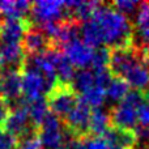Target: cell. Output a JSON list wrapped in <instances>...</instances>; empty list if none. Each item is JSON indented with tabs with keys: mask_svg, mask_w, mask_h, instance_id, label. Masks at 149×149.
I'll return each mask as SVG.
<instances>
[{
	"mask_svg": "<svg viewBox=\"0 0 149 149\" xmlns=\"http://www.w3.org/2000/svg\"><path fill=\"white\" fill-rule=\"evenodd\" d=\"M103 34V42L110 50L134 46V25L130 18L116 12L110 4H100L94 15Z\"/></svg>",
	"mask_w": 149,
	"mask_h": 149,
	"instance_id": "cell-1",
	"label": "cell"
},
{
	"mask_svg": "<svg viewBox=\"0 0 149 149\" xmlns=\"http://www.w3.org/2000/svg\"><path fill=\"white\" fill-rule=\"evenodd\" d=\"M46 100L49 103L50 111L63 122L76 107L80 95L74 92L71 84L58 82L56 86L46 95Z\"/></svg>",
	"mask_w": 149,
	"mask_h": 149,
	"instance_id": "cell-2",
	"label": "cell"
},
{
	"mask_svg": "<svg viewBox=\"0 0 149 149\" xmlns=\"http://www.w3.org/2000/svg\"><path fill=\"white\" fill-rule=\"evenodd\" d=\"M38 134L43 149H63L67 140L64 124L51 111L38 127Z\"/></svg>",
	"mask_w": 149,
	"mask_h": 149,
	"instance_id": "cell-3",
	"label": "cell"
},
{
	"mask_svg": "<svg viewBox=\"0 0 149 149\" xmlns=\"http://www.w3.org/2000/svg\"><path fill=\"white\" fill-rule=\"evenodd\" d=\"M90 115H92V109L80 98L76 107L63 120V124H64V128L67 131V134L81 140L90 136L89 134Z\"/></svg>",
	"mask_w": 149,
	"mask_h": 149,
	"instance_id": "cell-4",
	"label": "cell"
},
{
	"mask_svg": "<svg viewBox=\"0 0 149 149\" xmlns=\"http://www.w3.org/2000/svg\"><path fill=\"white\" fill-rule=\"evenodd\" d=\"M144 62L141 51L139 47H128V49H114L110 50V64L109 70L113 76L124 77L131 68L136 64Z\"/></svg>",
	"mask_w": 149,
	"mask_h": 149,
	"instance_id": "cell-5",
	"label": "cell"
},
{
	"mask_svg": "<svg viewBox=\"0 0 149 149\" xmlns=\"http://www.w3.org/2000/svg\"><path fill=\"white\" fill-rule=\"evenodd\" d=\"M21 84L24 98H26L29 102L42 98L43 94L47 95L50 93V86L43 74L29 65H24L21 70Z\"/></svg>",
	"mask_w": 149,
	"mask_h": 149,
	"instance_id": "cell-6",
	"label": "cell"
},
{
	"mask_svg": "<svg viewBox=\"0 0 149 149\" xmlns=\"http://www.w3.org/2000/svg\"><path fill=\"white\" fill-rule=\"evenodd\" d=\"M31 17L39 25L52 21H63L72 17L65 9L64 1H36L31 5Z\"/></svg>",
	"mask_w": 149,
	"mask_h": 149,
	"instance_id": "cell-7",
	"label": "cell"
},
{
	"mask_svg": "<svg viewBox=\"0 0 149 149\" xmlns=\"http://www.w3.org/2000/svg\"><path fill=\"white\" fill-rule=\"evenodd\" d=\"M63 54L68 58L74 68L80 70H86L89 65H92L94 49L89 47L82 39H74L68 43L63 45Z\"/></svg>",
	"mask_w": 149,
	"mask_h": 149,
	"instance_id": "cell-8",
	"label": "cell"
},
{
	"mask_svg": "<svg viewBox=\"0 0 149 149\" xmlns=\"http://www.w3.org/2000/svg\"><path fill=\"white\" fill-rule=\"evenodd\" d=\"M21 46H22L26 56H30V55L43 54L50 47L55 46V45L38 26H34L31 24V26L24 34Z\"/></svg>",
	"mask_w": 149,
	"mask_h": 149,
	"instance_id": "cell-9",
	"label": "cell"
},
{
	"mask_svg": "<svg viewBox=\"0 0 149 149\" xmlns=\"http://www.w3.org/2000/svg\"><path fill=\"white\" fill-rule=\"evenodd\" d=\"M30 26L31 22L26 18H7L0 28V41L1 43H21Z\"/></svg>",
	"mask_w": 149,
	"mask_h": 149,
	"instance_id": "cell-10",
	"label": "cell"
},
{
	"mask_svg": "<svg viewBox=\"0 0 149 149\" xmlns=\"http://www.w3.org/2000/svg\"><path fill=\"white\" fill-rule=\"evenodd\" d=\"M22 84H21V71L7 70L1 74L0 81V97L8 103L17 102L21 98Z\"/></svg>",
	"mask_w": 149,
	"mask_h": 149,
	"instance_id": "cell-11",
	"label": "cell"
},
{
	"mask_svg": "<svg viewBox=\"0 0 149 149\" xmlns=\"http://www.w3.org/2000/svg\"><path fill=\"white\" fill-rule=\"evenodd\" d=\"M110 119L111 126L123 130H135L139 124L137 110L123 102H119L110 110Z\"/></svg>",
	"mask_w": 149,
	"mask_h": 149,
	"instance_id": "cell-12",
	"label": "cell"
},
{
	"mask_svg": "<svg viewBox=\"0 0 149 149\" xmlns=\"http://www.w3.org/2000/svg\"><path fill=\"white\" fill-rule=\"evenodd\" d=\"M0 59L3 67L7 70L21 71L26 60V54L21 43H1L0 42Z\"/></svg>",
	"mask_w": 149,
	"mask_h": 149,
	"instance_id": "cell-13",
	"label": "cell"
},
{
	"mask_svg": "<svg viewBox=\"0 0 149 149\" xmlns=\"http://www.w3.org/2000/svg\"><path fill=\"white\" fill-rule=\"evenodd\" d=\"M80 33H81L82 41L92 49L97 50L100 47H102V45H105L102 30H101L100 25H98V22L94 18L86 21V22H82Z\"/></svg>",
	"mask_w": 149,
	"mask_h": 149,
	"instance_id": "cell-14",
	"label": "cell"
},
{
	"mask_svg": "<svg viewBox=\"0 0 149 149\" xmlns=\"http://www.w3.org/2000/svg\"><path fill=\"white\" fill-rule=\"evenodd\" d=\"M110 127H111L110 113L102 110V109H92V115H90V123H89L90 136L102 137Z\"/></svg>",
	"mask_w": 149,
	"mask_h": 149,
	"instance_id": "cell-15",
	"label": "cell"
},
{
	"mask_svg": "<svg viewBox=\"0 0 149 149\" xmlns=\"http://www.w3.org/2000/svg\"><path fill=\"white\" fill-rule=\"evenodd\" d=\"M123 79L134 89L136 90L147 89V86L149 85V67L144 62L139 63L134 68H131Z\"/></svg>",
	"mask_w": 149,
	"mask_h": 149,
	"instance_id": "cell-16",
	"label": "cell"
},
{
	"mask_svg": "<svg viewBox=\"0 0 149 149\" xmlns=\"http://www.w3.org/2000/svg\"><path fill=\"white\" fill-rule=\"evenodd\" d=\"M130 84L123 77L113 76L106 88V100L113 102H122L130 93Z\"/></svg>",
	"mask_w": 149,
	"mask_h": 149,
	"instance_id": "cell-17",
	"label": "cell"
},
{
	"mask_svg": "<svg viewBox=\"0 0 149 149\" xmlns=\"http://www.w3.org/2000/svg\"><path fill=\"white\" fill-rule=\"evenodd\" d=\"M72 88L77 94H84L88 90H90L92 88L95 86V76L93 70H80L79 72H76L72 81Z\"/></svg>",
	"mask_w": 149,
	"mask_h": 149,
	"instance_id": "cell-18",
	"label": "cell"
},
{
	"mask_svg": "<svg viewBox=\"0 0 149 149\" xmlns=\"http://www.w3.org/2000/svg\"><path fill=\"white\" fill-rule=\"evenodd\" d=\"M50 114V109H49V103L45 97L38 98L36 101H31L29 103V115H30V120L33 123L34 127L38 128L42 124V122L45 120L47 115Z\"/></svg>",
	"mask_w": 149,
	"mask_h": 149,
	"instance_id": "cell-19",
	"label": "cell"
},
{
	"mask_svg": "<svg viewBox=\"0 0 149 149\" xmlns=\"http://www.w3.org/2000/svg\"><path fill=\"white\" fill-rule=\"evenodd\" d=\"M55 72H56L59 82H62V84H72L76 71H74L73 64L68 60V58L63 52L60 55V58L58 59L56 64H55Z\"/></svg>",
	"mask_w": 149,
	"mask_h": 149,
	"instance_id": "cell-20",
	"label": "cell"
},
{
	"mask_svg": "<svg viewBox=\"0 0 149 149\" xmlns=\"http://www.w3.org/2000/svg\"><path fill=\"white\" fill-rule=\"evenodd\" d=\"M101 3L98 1H80V4L77 5V8L71 12L72 17L77 22H86L89 20L94 18V15L97 12L98 7H100Z\"/></svg>",
	"mask_w": 149,
	"mask_h": 149,
	"instance_id": "cell-21",
	"label": "cell"
},
{
	"mask_svg": "<svg viewBox=\"0 0 149 149\" xmlns=\"http://www.w3.org/2000/svg\"><path fill=\"white\" fill-rule=\"evenodd\" d=\"M82 101L89 106L90 109H101L106 101V89L100 86H94L82 95H80Z\"/></svg>",
	"mask_w": 149,
	"mask_h": 149,
	"instance_id": "cell-22",
	"label": "cell"
},
{
	"mask_svg": "<svg viewBox=\"0 0 149 149\" xmlns=\"http://www.w3.org/2000/svg\"><path fill=\"white\" fill-rule=\"evenodd\" d=\"M109 64H110V49L102 46L100 49L94 50V55H93L92 60L93 71L109 70Z\"/></svg>",
	"mask_w": 149,
	"mask_h": 149,
	"instance_id": "cell-23",
	"label": "cell"
},
{
	"mask_svg": "<svg viewBox=\"0 0 149 149\" xmlns=\"http://www.w3.org/2000/svg\"><path fill=\"white\" fill-rule=\"evenodd\" d=\"M111 7L119 12L120 15L126 16L127 18L130 16H134L135 13L137 15V9H139V1H131V0H118V1H113L111 3Z\"/></svg>",
	"mask_w": 149,
	"mask_h": 149,
	"instance_id": "cell-24",
	"label": "cell"
},
{
	"mask_svg": "<svg viewBox=\"0 0 149 149\" xmlns=\"http://www.w3.org/2000/svg\"><path fill=\"white\" fill-rule=\"evenodd\" d=\"M17 149H43L42 141H41V139H39L38 130H36V131H33L31 134L26 135L25 137L18 140Z\"/></svg>",
	"mask_w": 149,
	"mask_h": 149,
	"instance_id": "cell-25",
	"label": "cell"
},
{
	"mask_svg": "<svg viewBox=\"0 0 149 149\" xmlns=\"http://www.w3.org/2000/svg\"><path fill=\"white\" fill-rule=\"evenodd\" d=\"M18 139L0 127V149H17Z\"/></svg>",
	"mask_w": 149,
	"mask_h": 149,
	"instance_id": "cell-26",
	"label": "cell"
},
{
	"mask_svg": "<svg viewBox=\"0 0 149 149\" xmlns=\"http://www.w3.org/2000/svg\"><path fill=\"white\" fill-rule=\"evenodd\" d=\"M135 25H136V28L149 25V3H140Z\"/></svg>",
	"mask_w": 149,
	"mask_h": 149,
	"instance_id": "cell-27",
	"label": "cell"
},
{
	"mask_svg": "<svg viewBox=\"0 0 149 149\" xmlns=\"http://www.w3.org/2000/svg\"><path fill=\"white\" fill-rule=\"evenodd\" d=\"M137 122H139V126L149 127V97L137 109Z\"/></svg>",
	"mask_w": 149,
	"mask_h": 149,
	"instance_id": "cell-28",
	"label": "cell"
},
{
	"mask_svg": "<svg viewBox=\"0 0 149 149\" xmlns=\"http://www.w3.org/2000/svg\"><path fill=\"white\" fill-rule=\"evenodd\" d=\"M107 143L102 137H95V136H88L84 139V147L85 149H105Z\"/></svg>",
	"mask_w": 149,
	"mask_h": 149,
	"instance_id": "cell-29",
	"label": "cell"
},
{
	"mask_svg": "<svg viewBox=\"0 0 149 149\" xmlns=\"http://www.w3.org/2000/svg\"><path fill=\"white\" fill-rule=\"evenodd\" d=\"M135 134L137 137V143H143L144 145H149V127L137 126L135 128Z\"/></svg>",
	"mask_w": 149,
	"mask_h": 149,
	"instance_id": "cell-30",
	"label": "cell"
},
{
	"mask_svg": "<svg viewBox=\"0 0 149 149\" xmlns=\"http://www.w3.org/2000/svg\"><path fill=\"white\" fill-rule=\"evenodd\" d=\"M63 149H85L84 140L76 139V137L70 135V137H67V140H65V144L63 147Z\"/></svg>",
	"mask_w": 149,
	"mask_h": 149,
	"instance_id": "cell-31",
	"label": "cell"
},
{
	"mask_svg": "<svg viewBox=\"0 0 149 149\" xmlns=\"http://www.w3.org/2000/svg\"><path fill=\"white\" fill-rule=\"evenodd\" d=\"M9 111H10L9 103H8L4 98L0 97V127L4 124V122H5V119H7Z\"/></svg>",
	"mask_w": 149,
	"mask_h": 149,
	"instance_id": "cell-32",
	"label": "cell"
},
{
	"mask_svg": "<svg viewBox=\"0 0 149 149\" xmlns=\"http://www.w3.org/2000/svg\"><path fill=\"white\" fill-rule=\"evenodd\" d=\"M105 149H126V148L119 147V145H116V144H109V143H107V145H106Z\"/></svg>",
	"mask_w": 149,
	"mask_h": 149,
	"instance_id": "cell-33",
	"label": "cell"
},
{
	"mask_svg": "<svg viewBox=\"0 0 149 149\" xmlns=\"http://www.w3.org/2000/svg\"><path fill=\"white\" fill-rule=\"evenodd\" d=\"M1 24H3V21H1V15H0V28H1Z\"/></svg>",
	"mask_w": 149,
	"mask_h": 149,
	"instance_id": "cell-34",
	"label": "cell"
},
{
	"mask_svg": "<svg viewBox=\"0 0 149 149\" xmlns=\"http://www.w3.org/2000/svg\"><path fill=\"white\" fill-rule=\"evenodd\" d=\"M1 67H3V63H1V59H0V70H1Z\"/></svg>",
	"mask_w": 149,
	"mask_h": 149,
	"instance_id": "cell-35",
	"label": "cell"
},
{
	"mask_svg": "<svg viewBox=\"0 0 149 149\" xmlns=\"http://www.w3.org/2000/svg\"><path fill=\"white\" fill-rule=\"evenodd\" d=\"M0 81H1V73H0Z\"/></svg>",
	"mask_w": 149,
	"mask_h": 149,
	"instance_id": "cell-36",
	"label": "cell"
}]
</instances>
